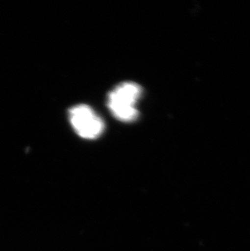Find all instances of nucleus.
Returning <instances> with one entry per match:
<instances>
[{
	"mask_svg": "<svg viewBox=\"0 0 250 251\" xmlns=\"http://www.w3.org/2000/svg\"><path fill=\"white\" fill-rule=\"evenodd\" d=\"M142 89L134 82L120 84L107 96V107L118 121L130 123L138 117L136 105L142 96Z\"/></svg>",
	"mask_w": 250,
	"mask_h": 251,
	"instance_id": "f257e3e1",
	"label": "nucleus"
},
{
	"mask_svg": "<svg viewBox=\"0 0 250 251\" xmlns=\"http://www.w3.org/2000/svg\"><path fill=\"white\" fill-rule=\"evenodd\" d=\"M70 123L80 138L93 140L99 138L104 131L102 119L85 104H79L69 111Z\"/></svg>",
	"mask_w": 250,
	"mask_h": 251,
	"instance_id": "f03ea898",
	"label": "nucleus"
}]
</instances>
